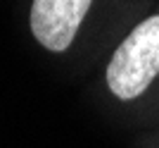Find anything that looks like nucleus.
<instances>
[{"mask_svg":"<svg viewBox=\"0 0 159 148\" xmlns=\"http://www.w3.org/2000/svg\"><path fill=\"white\" fill-rule=\"evenodd\" d=\"M159 74V14L138 24L119 43L107 65V86L119 101L145 93Z\"/></svg>","mask_w":159,"mask_h":148,"instance_id":"f257e3e1","label":"nucleus"},{"mask_svg":"<svg viewBox=\"0 0 159 148\" xmlns=\"http://www.w3.org/2000/svg\"><path fill=\"white\" fill-rule=\"evenodd\" d=\"M93 0H33L31 31L43 48L62 53L71 46Z\"/></svg>","mask_w":159,"mask_h":148,"instance_id":"f03ea898","label":"nucleus"}]
</instances>
